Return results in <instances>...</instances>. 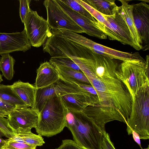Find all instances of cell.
<instances>
[{
  "label": "cell",
  "mask_w": 149,
  "mask_h": 149,
  "mask_svg": "<svg viewBox=\"0 0 149 149\" xmlns=\"http://www.w3.org/2000/svg\"><path fill=\"white\" fill-rule=\"evenodd\" d=\"M39 112L30 108L15 109L8 115L9 124L16 134L18 132H29L37 126Z\"/></svg>",
  "instance_id": "30bf717a"
},
{
  "label": "cell",
  "mask_w": 149,
  "mask_h": 149,
  "mask_svg": "<svg viewBox=\"0 0 149 149\" xmlns=\"http://www.w3.org/2000/svg\"><path fill=\"white\" fill-rule=\"evenodd\" d=\"M49 62L54 67H65L81 71L77 65L70 58L67 56L51 57L49 59Z\"/></svg>",
  "instance_id": "484cf974"
},
{
  "label": "cell",
  "mask_w": 149,
  "mask_h": 149,
  "mask_svg": "<svg viewBox=\"0 0 149 149\" xmlns=\"http://www.w3.org/2000/svg\"><path fill=\"white\" fill-rule=\"evenodd\" d=\"M62 8L72 19L85 31L89 36L101 39H106L107 35L96 25L95 22L74 11L61 0H55Z\"/></svg>",
  "instance_id": "9a60e30c"
},
{
  "label": "cell",
  "mask_w": 149,
  "mask_h": 149,
  "mask_svg": "<svg viewBox=\"0 0 149 149\" xmlns=\"http://www.w3.org/2000/svg\"><path fill=\"white\" fill-rule=\"evenodd\" d=\"M82 94L96 99L77 84L60 78L57 81L46 88L36 90L35 109L39 112L47 101L54 95L61 97L69 94Z\"/></svg>",
  "instance_id": "52a82bcc"
},
{
  "label": "cell",
  "mask_w": 149,
  "mask_h": 149,
  "mask_svg": "<svg viewBox=\"0 0 149 149\" xmlns=\"http://www.w3.org/2000/svg\"><path fill=\"white\" fill-rule=\"evenodd\" d=\"M77 85L91 95L98 97L96 90L91 84H79Z\"/></svg>",
  "instance_id": "836d02e7"
},
{
  "label": "cell",
  "mask_w": 149,
  "mask_h": 149,
  "mask_svg": "<svg viewBox=\"0 0 149 149\" xmlns=\"http://www.w3.org/2000/svg\"><path fill=\"white\" fill-rule=\"evenodd\" d=\"M54 67L58 72L60 78L65 81L76 84H91L86 77L82 71L65 67Z\"/></svg>",
  "instance_id": "44dd1931"
},
{
  "label": "cell",
  "mask_w": 149,
  "mask_h": 149,
  "mask_svg": "<svg viewBox=\"0 0 149 149\" xmlns=\"http://www.w3.org/2000/svg\"><path fill=\"white\" fill-rule=\"evenodd\" d=\"M121 3L120 6L121 13L129 28L133 42L137 50L142 49L140 39L134 22L133 14V5L128 3V1L119 0Z\"/></svg>",
  "instance_id": "ffe728a7"
},
{
  "label": "cell",
  "mask_w": 149,
  "mask_h": 149,
  "mask_svg": "<svg viewBox=\"0 0 149 149\" xmlns=\"http://www.w3.org/2000/svg\"><path fill=\"white\" fill-rule=\"evenodd\" d=\"M65 4L74 11L84 16L93 21L96 20L90 13L76 0H61Z\"/></svg>",
  "instance_id": "83f0119b"
},
{
  "label": "cell",
  "mask_w": 149,
  "mask_h": 149,
  "mask_svg": "<svg viewBox=\"0 0 149 149\" xmlns=\"http://www.w3.org/2000/svg\"><path fill=\"white\" fill-rule=\"evenodd\" d=\"M94 60L87 68L81 70L86 76L91 75L104 79H118L116 74L118 65L115 59L93 52Z\"/></svg>",
  "instance_id": "7c38bea8"
},
{
  "label": "cell",
  "mask_w": 149,
  "mask_h": 149,
  "mask_svg": "<svg viewBox=\"0 0 149 149\" xmlns=\"http://www.w3.org/2000/svg\"><path fill=\"white\" fill-rule=\"evenodd\" d=\"M67 109L76 111H82L89 105L100 104L99 101L86 95L69 94L60 97Z\"/></svg>",
  "instance_id": "ac0fdd59"
},
{
  "label": "cell",
  "mask_w": 149,
  "mask_h": 149,
  "mask_svg": "<svg viewBox=\"0 0 149 149\" xmlns=\"http://www.w3.org/2000/svg\"><path fill=\"white\" fill-rule=\"evenodd\" d=\"M149 149V146L148 145V147L147 148H145V149Z\"/></svg>",
  "instance_id": "60d3db41"
},
{
  "label": "cell",
  "mask_w": 149,
  "mask_h": 149,
  "mask_svg": "<svg viewBox=\"0 0 149 149\" xmlns=\"http://www.w3.org/2000/svg\"><path fill=\"white\" fill-rule=\"evenodd\" d=\"M0 130L5 136L8 138H12L16 135L10 126L8 118L1 116H0Z\"/></svg>",
  "instance_id": "f1b7e54d"
},
{
  "label": "cell",
  "mask_w": 149,
  "mask_h": 149,
  "mask_svg": "<svg viewBox=\"0 0 149 149\" xmlns=\"http://www.w3.org/2000/svg\"><path fill=\"white\" fill-rule=\"evenodd\" d=\"M76 1L87 10L97 21L104 25L106 27L105 33L110 40L118 41V39L110 25L101 14L95 10L83 0Z\"/></svg>",
  "instance_id": "cb8c5ba5"
},
{
  "label": "cell",
  "mask_w": 149,
  "mask_h": 149,
  "mask_svg": "<svg viewBox=\"0 0 149 149\" xmlns=\"http://www.w3.org/2000/svg\"><path fill=\"white\" fill-rule=\"evenodd\" d=\"M83 1L102 14L106 16L113 15L117 7L115 0Z\"/></svg>",
  "instance_id": "603a6c76"
},
{
  "label": "cell",
  "mask_w": 149,
  "mask_h": 149,
  "mask_svg": "<svg viewBox=\"0 0 149 149\" xmlns=\"http://www.w3.org/2000/svg\"><path fill=\"white\" fill-rule=\"evenodd\" d=\"M36 73L34 86L37 89L48 86L60 78L58 72L49 62L41 63L37 69Z\"/></svg>",
  "instance_id": "e0dca14e"
},
{
  "label": "cell",
  "mask_w": 149,
  "mask_h": 149,
  "mask_svg": "<svg viewBox=\"0 0 149 149\" xmlns=\"http://www.w3.org/2000/svg\"><path fill=\"white\" fill-rule=\"evenodd\" d=\"M31 46L24 29L21 32L0 33V55L15 51L25 52Z\"/></svg>",
  "instance_id": "5bb4252c"
},
{
  "label": "cell",
  "mask_w": 149,
  "mask_h": 149,
  "mask_svg": "<svg viewBox=\"0 0 149 149\" xmlns=\"http://www.w3.org/2000/svg\"><path fill=\"white\" fill-rule=\"evenodd\" d=\"M16 134L20 136L25 143L31 146L36 147L41 146L45 143L42 136L34 134L31 132H18Z\"/></svg>",
  "instance_id": "4316f807"
},
{
  "label": "cell",
  "mask_w": 149,
  "mask_h": 149,
  "mask_svg": "<svg viewBox=\"0 0 149 149\" xmlns=\"http://www.w3.org/2000/svg\"><path fill=\"white\" fill-rule=\"evenodd\" d=\"M19 16L22 22L24 23L26 18L31 10L29 7L30 0H19Z\"/></svg>",
  "instance_id": "4dcf8cb0"
},
{
  "label": "cell",
  "mask_w": 149,
  "mask_h": 149,
  "mask_svg": "<svg viewBox=\"0 0 149 149\" xmlns=\"http://www.w3.org/2000/svg\"><path fill=\"white\" fill-rule=\"evenodd\" d=\"M58 30L61 35L68 40L87 48L94 53L110 58L123 61L144 59L138 52L132 53L118 51L97 43L70 31L64 29Z\"/></svg>",
  "instance_id": "8992f818"
},
{
  "label": "cell",
  "mask_w": 149,
  "mask_h": 149,
  "mask_svg": "<svg viewBox=\"0 0 149 149\" xmlns=\"http://www.w3.org/2000/svg\"><path fill=\"white\" fill-rule=\"evenodd\" d=\"M0 59V71L7 79L11 80L15 74L14 67L15 60L9 54L1 55Z\"/></svg>",
  "instance_id": "d4e9b609"
},
{
  "label": "cell",
  "mask_w": 149,
  "mask_h": 149,
  "mask_svg": "<svg viewBox=\"0 0 149 149\" xmlns=\"http://www.w3.org/2000/svg\"><path fill=\"white\" fill-rule=\"evenodd\" d=\"M24 24L31 46L38 47L45 43L51 30L47 20L31 9Z\"/></svg>",
  "instance_id": "9c48e42d"
},
{
  "label": "cell",
  "mask_w": 149,
  "mask_h": 149,
  "mask_svg": "<svg viewBox=\"0 0 149 149\" xmlns=\"http://www.w3.org/2000/svg\"><path fill=\"white\" fill-rule=\"evenodd\" d=\"M132 136L134 141L139 145L140 148L142 149L141 146L140 139L139 134L134 131L132 132Z\"/></svg>",
  "instance_id": "8d00e7d4"
},
{
  "label": "cell",
  "mask_w": 149,
  "mask_h": 149,
  "mask_svg": "<svg viewBox=\"0 0 149 149\" xmlns=\"http://www.w3.org/2000/svg\"><path fill=\"white\" fill-rule=\"evenodd\" d=\"M56 149H82L73 140L66 139L62 140L61 145Z\"/></svg>",
  "instance_id": "1f68e13d"
},
{
  "label": "cell",
  "mask_w": 149,
  "mask_h": 149,
  "mask_svg": "<svg viewBox=\"0 0 149 149\" xmlns=\"http://www.w3.org/2000/svg\"><path fill=\"white\" fill-rule=\"evenodd\" d=\"M6 141L1 149H36V148L25 143Z\"/></svg>",
  "instance_id": "f546056e"
},
{
  "label": "cell",
  "mask_w": 149,
  "mask_h": 149,
  "mask_svg": "<svg viewBox=\"0 0 149 149\" xmlns=\"http://www.w3.org/2000/svg\"><path fill=\"white\" fill-rule=\"evenodd\" d=\"M148 0L133 4L132 14L134 24L140 39L142 49H149V5Z\"/></svg>",
  "instance_id": "4fadbf2b"
},
{
  "label": "cell",
  "mask_w": 149,
  "mask_h": 149,
  "mask_svg": "<svg viewBox=\"0 0 149 149\" xmlns=\"http://www.w3.org/2000/svg\"><path fill=\"white\" fill-rule=\"evenodd\" d=\"M86 77L97 93L100 104L112 105L118 109L127 120L131 109L132 99L124 84L118 79Z\"/></svg>",
  "instance_id": "7a4b0ae2"
},
{
  "label": "cell",
  "mask_w": 149,
  "mask_h": 149,
  "mask_svg": "<svg viewBox=\"0 0 149 149\" xmlns=\"http://www.w3.org/2000/svg\"><path fill=\"white\" fill-rule=\"evenodd\" d=\"M131 113L127 120L129 135L134 131L140 139H149V86L142 88L132 99Z\"/></svg>",
  "instance_id": "5b68a950"
},
{
  "label": "cell",
  "mask_w": 149,
  "mask_h": 149,
  "mask_svg": "<svg viewBox=\"0 0 149 149\" xmlns=\"http://www.w3.org/2000/svg\"><path fill=\"white\" fill-rule=\"evenodd\" d=\"M47 10V21L51 30L64 29L76 33L85 31L63 10L55 0H45L43 3Z\"/></svg>",
  "instance_id": "ba28073f"
},
{
  "label": "cell",
  "mask_w": 149,
  "mask_h": 149,
  "mask_svg": "<svg viewBox=\"0 0 149 149\" xmlns=\"http://www.w3.org/2000/svg\"><path fill=\"white\" fill-rule=\"evenodd\" d=\"M82 111L92 118L95 123L104 132L105 124L113 120H118L126 123L127 120L119 110L112 105L100 104L89 105Z\"/></svg>",
  "instance_id": "8fae6325"
},
{
  "label": "cell",
  "mask_w": 149,
  "mask_h": 149,
  "mask_svg": "<svg viewBox=\"0 0 149 149\" xmlns=\"http://www.w3.org/2000/svg\"><path fill=\"white\" fill-rule=\"evenodd\" d=\"M66 113L67 108L60 97H50L39 112L35 128L37 133L48 137L60 133L66 127Z\"/></svg>",
  "instance_id": "3957f363"
},
{
  "label": "cell",
  "mask_w": 149,
  "mask_h": 149,
  "mask_svg": "<svg viewBox=\"0 0 149 149\" xmlns=\"http://www.w3.org/2000/svg\"><path fill=\"white\" fill-rule=\"evenodd\" d=\"M66 127L74 141L82 149H102L104 133L94 120L82 111L67 109Z\"/></svg>",
  "instance_id": "6da1fadb"
},
{
  "label": "cell",
  "mask_w": 149,
  "mask_h": 149,
  "mask_svg": "<svg viewBox=\"0 0 149 149\" xmlns=\"http://www.w3.org/2000/svg\"><path fill=\"white\" fill-rule=\"evenodd\" d=\"M149 56L146 59L123 61L116 74L124 84L132 99L143 88L149 86Z\"/></svg>",
  "instance_id": "277c9868"
},
{
  "label": "cell",
  "mask_w": 149,
  "mask_h": 149,
  "mask_svg": "<svg viewBox=\"0 0 149 149\" xmlns=\"http://www.w3.org/2000/svg\"><path fill=\"white\" fill-rule=\"evenodd\" d=\"M102 15L110 25L118 41L123 45H129L137 50L129 28L121 15L120 6H117L112 15Z\"/></svg>",
  "instance_id": "2e32d148"
},
{
  "label": "cell",
  "mask_w": 149,
  "mask_h": 149,
  "mask_svg": "<svg viewBox=\"0 0 149 149\" xmlns=\"http://www.w3.org/2000/svg\"><path fill=\"white\" fill-rule=\"evenodd\" d=\"M104 134L102 145V149H116L113 144L110 140L109 134L105 132Z\"/></svg>",
  "instance_id": "d6a6232c"
},
{
  "label": "cell",
  "mask_w": 149,
  "mask_h": 149,
  "mask_svg": "<svg viewBox=\"0 0 149 149\" xmlns=\"http://www.w3.org/2000/svg\"><path fill=\"white\" fill-rule=\"evenodd\" d=\"M3 81V79L2 78V75L0 73V84Z\"/></svg>",
  "instance_id": "ab89813d"
},
{
  "label": "cell",
  "mask_w": 149,
  "mask_h": 149,
  "mask_svg": "<svg viewBox=\"0 0 149 149\" xmlns=\"http://www.w3.org/2000/svg\"><path fill=\"white\" fill-rule=\"evenodd\" d=\"M16 109L15 107L6 103L0 98V110L8 114Z\"/></svg>",
  "instance_id": "e575fe53"
},
{
  "label": "cell",
  "mask_w": 149,
  "mask_h": 149,
  "mask_svg": "<svg viewBox=\"0 0 149 149\" xmlns=\"http://www.w3.org/2000/svg\"><path fill=\"white\" fill-rule=\"evenodd\" d=\"M5 136L4 133L0 130V149L6 144V140L3 139L2 137Z\"/></svg>",
  "instance_id": "74e56055"
},
{
  "label": "cell",
  "mask_w": 149,
  "mask_h": 149,
  "mask_svg": "<svg viewBox=\"0 0 149 149\" xmlns=\"http://www.w3.org/2000/svg\"><path fill=\"white\" fill-rule=\"evenodd\" d=\"M11 86L13 91L23 102L29 107L34 109L37 89L34 86L29 82L19 80Z\"/></svg>",
  "instance_id": "d6986e66"
},
{
  "label": "cell",
  "mask_w": 149,
  "mask_h": 149,
  "mask_svg": "<svg viewBox=\"0 0 149 149\" xmlns=\"http://www.w3.org/2000/svg\"><path fill=\"white\" fill-rule=\"evenodd\" d=\"M6 141H7L9 142H17L21 143H25L22 139L17 134L12 138H8V139H6Z\"/></svg>",
  "instance_id": "d590c367"
},
{
  "label": "cell",
  "mask_w": 149,
  "mask_h": 149,
  "mask_svg": "<svg viewBox=\"0 0 149 149\" xmlns=\"http://www.w3.org/2000/svg\"><path fill=\"white\" fill-rule=\"evenodd\" d=\"M0 98L16 109L29 107L15 92L11 85H4L0 84Z\"/></svg>",
  "instance_id": "7402d4cb"
},
{
  "label": "cell",
  "mask_w": 149,
  "mask_h": 149,
  "mask_svg": "<svg viewBox=\"0 0 149 149\" xmlns=\"http://www.w3.org/2000/svg\"><path fill=\"white\" fill-rule=\"evenodd\" d=\"M8 115V113L0 110V116L7 117Z\"/></svg>",
  "instance_id": "f35d334b"
}]
</instances>
